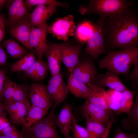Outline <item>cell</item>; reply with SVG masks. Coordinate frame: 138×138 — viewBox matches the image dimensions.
I'll list each match as a JSON object with an SVG mask.
<instances>
[{"label": "cell", "instance_id": "obj_1", "mask_svg": "<svg viewBox=\"0 0 138 138\" xmlns=\"http://www.w3.org/2000/svg\"><path fill=\"white\" fill-rule=\"evenodd\" d=\"M133 6L105 19V45L107 49L138 48V18Z\"/></svg>", "mask_w": 138, "mask_h": 138}, {"label": "cell", "instance_id": "obj_2", "mask_svg": "<svg viewBox=\"0 0 138 138\" xmlns=\"http://www.w3.org/2000/svg\"><path fill=\"white\" fill-rule=\"evenodd\" d=\"M138 59V48L110 51L99 62L101 68L119 75L128 76L135 61Z\"/></svg>", "mask_w": 138, "mask_h": 138}, {"label": "cell", "instance_id": "obj_3", "mask_svg": "<svg viewBox=\"0 0 138 138\" xmlns=\"http://www.w3.org/2000/svg\"><path fill=\"white\" fill-rule=\"evenodd\" d=\"M134 2L125 0H90L87 6H81L79 11L82 15L97 14L100 18H110L133 6Z\"/></svg>", "mask_w": 138, "mask_h": 138}, {"label": "cell", "instance_id": "obj_4", "mask_svg": "<svg viewBox=\"0 0 138 138\" xmlns=\"http://www.w3.org/2000/svg\"><path fill=\"white\" fill-rule=\"evenodd\" d=\"M53 106L48 115L33 125L22 129L24 138H61L59 134L55 121Z\"/></svg>", "mask_w": 138, "mask_h": 138}, {"label": "cell", "instance_id": "obj_5", "mask_svg": "<svg viewBox=\"0 0 138 138\" xmlns=\"http://www.w3.org/2000/svg\"><path fill=\"white\" fill-rule=\"evenodd\" d=\"M105 19L99 18L92 24V33L87 41L84 52L94 59L106 52L105 45L104 26Z\"/></svg>", "mask_w": 138, "mask_h": 138}, {"label": "cell", "instance_id": "obj_6", "mask_svg": "<svg viewBox=\"0 0 138 138\" xmlns=\"http://www.w3.org/2000/svg\"><path fill=\"white\" fill-rule=\"evenodd\" d=\"M75 27L73 17L70 15L64 17L56 18L48 26V32L59 40L67 41L70 37L74 34Z\"/></svg>", "mask_w": 138, "mask_h": 138}, {"label": "cell", "instance_id": "obj_7", "mask_svg": "<svg viewBox=\"0 0 138 138\" xmlns=\"http://www.w3.org/2000/svg\"><path fill=\"white\" fill-rule=\"evenodd\" d=\"M48 26L47 22H44L37 27H33L30 33L29 45L35 50L38 59H42L48 47Z\"/></svg>", "mask_w": 138, "mask_h": 138}, {"label": "cell", "instance_id": "obj_8", "mask_svg": "<svg viewBox=\"0 0 138 138\" xmlns=\"http://www.w3.org/2000/svg\"><path fill=\"white\" fill-rule=\"evenodd\" d=\"M70 73V75L87 84H93L94 79L98 72L92 58L85 57L80 59L78 63Z\"/></svg>", "mask_w": 138, "mask_h": 138}, {"label": "cell", "instance_id": "obj_9", "mask_svg": "<svg viewBox=\"0 0 138 138\" xmlns=\"http://www.w3.org/2000/svg\"><path fill=\"white\" fill-rule=\"evenodd\" d=\"M46 88L54 101V106L55 107L65 100L69 91L67 85L64 83L62 74L60 72L51 76Z\"/></svg>", "mask_w": 138, "mask_h": 138}, {"label": "cell", "instance_id": "obj_10", "mask_svg": "<svg viewBox=\"0 0 138 138\" xmlns=\"http://www.w3.org/2000/svg\"><path fill=\"white\" fill-rule=\"evenodd\" d=\"M29 97L32 105L48 110L54 106V101L50 96L46 86L42 84H32L29 89Z\"/></svg>", "mask_w": 138, "mask_h": 138}, {"label": "cell", "instance_id": "obj_11", "mask_svg": "<svg viewBox=\"0 0 138 138\" xmlns=\"http://www.w3.org/2000/svg\"><path fill=\"white\" fill-rule=\"evenodd\" d=\"M29 14L10 26L9 33L27 49L30 51L34 50L31 48L29 43L30 33L33 27L30 20Z\"/></svg>", "mask_w": 138, "mask_h": 138}, {"label": "cell", "instance_id": "obj_12", "mask_svg": "<svg viewBox=\"0 0 138 138\" xmlns=\"http://www.w3.org/2000/svg\"><path fill=\"white\" fill-rule=\"evenodd\" d=\"M69 44V43L48 44L44 54L47 59L49 69L51 76L60 72L63 51L64 48Z\"/></svg>", "mask_w": 138, "mask_h": 138}, {"label": "cell", "instance_id": "obj_13", "mask_svg": "<svg viewBox=\"0 0 138 138\" xmlns=\"http://www.w3.org/2000/svg\"><path fill=\"white\" fill-rule=\"evenodd\" d=\"M77 109L80 114L85 118H88L105 124L110 120V116H112V114L95 106L86 100L84 103Z\"/></svg>", "mask_w": 138, "mask_h": 138}, {"label": "cell", "instance_id": "obj_14", "mask_svg": "<svg viewBox=\"0 0 138 138\" xmlns=\"http://www.w3.org/2000/svg\"><path fill=\"white\" fill-rule=\"evenodd\" d=\"M93 84L100 87H108L121 93L128 89L123 84L118 74L108 71L104 74L98 73Z\"/></svg>", "mask_w": 138, "mask_h": 138}, {"label": "cell", "instance_id": "obj_15", "mask_svg": "<svg viewBox=\"0 0 138 138\" xmlns=\"http://www.w3.org/2000/svg\"><path fill=\"white\" fill-rule=\"evenodd\" d=\"M73 106L71 104L65 103L63 105L59 113L55 115V121L64 138H73L70 135Z\"/></svg>", "mask_w": 138, "mask_h": 138}, {"label": "cell", "instance_id": "obj_16", "mask_svg": "<svg viewBox=\"0 0 138 138\" xmlns=\"http://www.w3.org/2000/svg\"><path fill=\"white\" fill-rule=\"evenodd\" d=\"M4 105L5 111L9 115L11 122L16 125L22 124L31 106L29 102L18 101Z\"/></svg>", "mask_w": 138, "mask_h": 138}, {"label": "cell", "instance_id": "obj_17", "mask_svg": "<svg viewBox=\"0 0 138 138\" xmlns=\"http://www.w3.org/2000/svg\"><path fill=\"white\" fill-rule=\"evenodd\" d=\"M87 84L90 89V92L86 100L95 106L112 114L106 100V91L105 87L94 84L88 83Z\"/></svg>", "mask_w": 138, "mask_h": 138}, {"label": "cell", "instance_id": "obj_18", "mask_svg": "<svg viewBox=\"0 0 138 138\" xmlns=\"http://www.w3.org/2000/svg\"><path fill=\"white\" fill-rule=\"evenodd\" d=\"M56 6L54 5L37 6L33 12L29 14V19L32 26L36 27L47 22L56 12Z\"/></svg>", "mask_w": 138, "mask_h": 138}, {"label": "cell", "instance_id": "obj_19", "mask_svg": "<svg viewBox=\"0 0 138 138\" xmlns=\"http://www.w3.org/2000/svg\"><path fill=\"white\" fill-rule=\"evenodd\" d=\"M82 45L79 44L74 45L69 44L63 49L62 62L70 72L79 62Z\"/></svg>", "mask_w": 138, "mask_h": 138}, {"label": "cell", "instance_id": "obj_20", "mask_svg": "<svg viewBox=\"0 0 138 138\" xmlns=\"http://www.w3.org/2000/svg\"><path fill=\"white\" fill-rule=\"evenodd\" d=\"M135 102L127 116L122 119L121 123L125 130L136 132L138 129V89L135 91Z\"/></svg>", "mask_w": 138, "mask_h": 138}, {"label": "cell", "instance_id": "obj_21", "mask_svg": "<svg viewBox=\"0 0 138 138\" xmlns=\"http://www.w3.org/2000/svg\"><path fill=\"white\" fill-rule=\"evenodd\" d=\"M48 70V63L42 59H38L35 60L30 67L24 72L29 78L39 81L45 78Z\"/></svg>", "mask_w": 138, "mask_h": 138}, {"label": "cell", "instance_id": "obj_22", "mask_svg": "<svg viewBox=\"0 0 138 138\" xmlns=\"http://www.w3.org/2000/svg\"><path fill=\"white\" fill-rule=\"evenodd\" d=\"M67 86L69 91L77 98L86 100L90 92L89 87L85 84L71 75L69 77Z\"/></svg>", "mask_w": 138, "mask_h": 138}, {"label": "cell", "instance_id": "obj_23", "mask_svg": "<svg viewBox=\"0 0 138 138\" xmlns=\"http://www.w3.org/2000/svg\"><path fill=\"white\" fill-rule=\"evenodd\" d=\"M48 110L31 105L27 115L21 124L22 129L29 128L41 120Z\"/></svg>", "mask_w": 138, "mask_h": 138}, {"label": "cell", "instance_id": "obj_24", "mask_svg": "<svg viewBox=\"0 0 138 138\" xmlns=\"http://www.w3.org/2000/svg\"><path fill=\"white\" fill-rule=\"evenodd\" d=\"M35 53V50L30 51L19 60L12 64L10 73L20 71L25 72L27 70L36 60Z\"/></svg>", "mask_w": 138, "mask_h": 138}, {"label": "cell", "instance_id": "obj_25", "mask_svg": "<svg viewBox=\"0 0 138 138\" xmlns=\"http://www.w3.org/2000/svg\"><path fill=\"white\" fill-rule=\"evenodd\" d=\"M3 45L11 57L14 59H20L28 53L27 49L12 39L4 41Z\"/></svg>", "mask_w": 138, "mask_h": 138}, {"label": "cell", "instance_id": "obj_26", "mask_svg": "<svg viewBox=\"0 0 138 138\" xmlns=\"http://www.w3.org/2000/svg\"><path fill=\"white\" fill-rule=\"evenodd\" d=\"M136 92L129 89L121 92V97L119 100V108L116 112L119 114L124 113L128 114L133 104L134 96Z\"/></svg>", "mask_w": 138, "mask_h": 138}, {"label": "cell", "instance_id": "obj_27", "mask_svg": "<svg viewBox=\"0 0 138 138\" xmlns=\"http://www.w3.org/2000/svg\"><path fill=\"white\" fill-rule=\"evenodd\" d=\"M85 119L88 138H100L106 129L105 124L93 121L88 118Z\"/></svg>", "mask_w": 138, "mask_h": 138}, {"label": "cell", "instance_id": "obj_28", "mask_svg": "<svg viewBox=\"0 0 138 138\" xmlns=\"http://www.w3.org/2000/svg\"><path fill=\"white\" fill-rule=\"evenodd\" d=\"M93 31L92 24L88 22H85L80 24L77 28L76 35L80 41H87Z\"/></svg>", "mask_w": 138, "mask_h": 138}, {"label": "cell", "instance_id": "obj_29", "mask_svg": "<svg viewBox=\"0 0 138 138\" xmlns=\"http://www.w3.org/2000/svg\"><path fill=\"white\" fill-rule=\"evenodd\" d=\"M24 3L23 0H8L7 2L8 17L5 24L9 26L20 7Z\"/></svg>", "mask_w": 138, "mask_h": 138}, {"label": "cell", "instance_id": "obj_30", "mask_svg": "<svg viewBox=\"0 0 138 138\" xmlns=\"http://www.w3.org/2000/svg\"><path fill=\"white\" fill-rule=\"evenodd\" d=\"M71 130L73 132V138H88L86 129L77 123L76 118L73 114L72 118Z\"/></svg>", "mask_w": 138, "mask_h": 138}, {"label": "cell", "instance_id": "obj_31", "mask_svg": "<svg viewBox=\"0 0 138 138\" xmlns=\"http://www.w3.org/2000/svg\"><path fill=\"white\" fill-rule=\"evenodd\" d=\"M24 3L27 9L33 6L40 5H54L66 8L68 7L66 3L60 2L54 0H26L24 1Z\"/></svg>", "mask_w": 138, "mask_h": 138}, {"label": "cell", "instance_id": "obj_32", "mask_svg": "<svg viewBox=\"0 0 138 138\" xmlns=\"http://www.w3.org/2000/svg\"><path fill=\"white\" fill-rule=\"evenodd\" d=\"M16 84L7 77L3 93L4 104L12 102L13 94Z\"/></svg>", "mask_w": 138, "mask_h": 138}, {"label": "cell", "instance_id": "obj_33", "mask_svg": "<svg viewBox=\"0 0 138 138\" xmlns=\"http://www.w3.org/2000/svg\"><path fill=\"white\" fill-rule=\"evenodd\" d=\"M13 101L29 102L27 90L24 86L16 84L13 94L12 102Z\"/></svg>", "mask_w": 138, "mask_h": 138}, {"label": "cell", "instance_id": "obj_34", "mask_svg": "<svg viewBox=\"0 0 138 138\" xmlns=\"http://www.w3.org/2000/svg\"><path fill=\"white\" fill-rule=\"evenodd\" d=\"M0 134L6 138H24L21 133L13 125L4 129L0 132Z\"/></svg>", "mask_w": 138, "mask_h": 138}, {"label": "cell", "instance_id": "obj_35", "mask_svg": "<svg viewBox=\"0 0 138 138\" xmlns=\"http://www.w3.org/2000/svg\"><path fill=\"white\" fill-rule=\"evenodd\" d=\"M133 65V69L128 75L127 79L132 81V88L133 91H135L138 89V59L135 61Z\"/></svg>", "mask_w": 138, "mask_h": 138}, {"label": "cell", "instance_id": "obj_36", "mask_svg": "<svg viewBox=\"0 0 138 138\" xmlns=\"http://www.w3.org/2000/svg\"><path fill=\"white\" fill-rule=\"evenodd\" d=\"M29 13L26 7L25 3L20 7L14 19L12 21L9 26L13 25L18 21L22 19Z\"/></svg>", "mask_w": 138, "mask_h": 138}, {"label": "cell", "instance_id": "obj_37", "mask_svg": "<svg viewBox=\"0 0 138 138\" xmlns=\"http://www.w3.org/2000/svg\"><path fill=\"white\" fill-rule=\"evenodd\" d=\"M113 138H138V132L129 133L123 131L119 126H117Z\"/></svg>", "mask_w": 138, "mask_h": 138}, {"label": "cell", "instance_id": "obj_38", "mask_svg": "<svg viewBox=\"0 0 138 138\" xmlns=\"http://www.w3.org/2000/svg\"><path fill=\"white\" fill-rule=\"evenodd\" d=\"M6 72L5 70L0 69V101H3V93L7 77Z\"/></svg>", "mask_w": 138, "mask_h": 138}, {"label": "cell", "instance_id": "obj_39", "mask_svg": "<svg viewBox=\"0 0 138 138\" xmlns=\"http://www.w3.org/2000/svg\"><path fill=\"white\" fill-rule=\"evenodd\" d=\"M11 122L4 112L0 113V132L6 128L11 125Z\"/></svg>", "mask_w": 138, "mask_h": 138}, {"label": "cell", "instance_id": "obj_40", "mask_svg": "<svg viewBox=\"0 0 138 138\" xmlns=\"http://www.w3.org/2000/svg\"><path fill=\"white\" fill-rule=\"evenodd\" d=\"M115 120L113 118L111 117L110 120L106 123L105 130L100 138H108L112 123L115 122Z\"/></svg>", "mask_w": 138, "mask_h": 138}, {"label": "cell", "instance_id": "obj_41", "mask_svg": "<svg viewBox=\"0 0 138 138\" xmlns=\"http://www.w3.org/2000/svg\"><path fill=\"white\" fill-rule=\"evenodd\" d=\"M7 60L6 54L0 43V66L6 64Z\"/></svg>", "mask_w": 138, "mask_h": 138}, {"label": "cell", "instance_id": "obj_42", "mask_svg": "<svg viewBox=\"0 0 138 138\" xmlns=\"http://www.w3.org/2000/svg\"><path fill=\"white\" fill-rule=\"evenodd\" d=\"M5 22H3L0 25V43L5 36Z\"/></svg>", "mask_w": 138, "mask_h": 138}, {"label": "cell", "instance_id": "obj_43", "mask_svg": "<svg viewBox=\"0 0 138 138\" xmlns=\"http://www.w3.org/2000/svg\"><path fill=\"white\" fill-rule=\"evenodd\" d=\"M5 111V109L4 105L0 101V113L4 112Z\"/></svg>", "mask_w": 138, "mask_h": 138}, {"label": "cell", "instance_id": "obj_44", "mask_svg": "<svg viewBox=\"0 0 138 138\" xmlns=\"http://www.w3.org/2000/svg\"><path fill=\"white\" fill-rule=\"evenodd\" d=\"M8 0H0V9H1L3 8L4 6Z\"/></svg>", "mask_w": 138, "mask_h": 138}, {"label": "cell", "instance_id": "obj_45", "mask_svg": "<svg viewBox=\"0 0 138 138\" xmlns=\"http://www.w3.org/2000/svg\"><path fill=\"white\" fill-rule=\"evenodd\" d=\"M4 16L0 13V25L3 22L6 21Z\"/></svg>", "mask_w": 138, "mask_h": 138}, {"label": "cell", "instance_id": "obj_46", "mask_svg": "<svg viewBox=\"0 0 138 138\" xmlns=\"http://www.w3.org/2000/svg\"><path fill=\"white\" fill-rule=\"evenodd\" d=\"M0 138H6L3 135L0 134Z\"/></svg>", "mask_w": 138, "mask_h": 138}]
</instances>
